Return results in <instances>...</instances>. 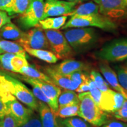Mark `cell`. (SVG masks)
I'll list each match as a JSON object with an SVG mask.
<instances>
[{
	"mask_svg": "<svg viewBox=\"0 0 127 127\" xmlns=\"http://www.w3.org/2000/svg\"><path fill=\"white\" fill-rule=\"evenodd\" d=\"M63 34L74 52L77 54L91 50L97 45L99 39L98 33L92 27L66 28Z\"/></svg>",
	"mask_w": 127,
	"mask_h": 127,
	"instance_id": "6da1fadb",
	"label": "cell"
},
{
	"mask_svg": "<svg viewBox=\"0 0 127 127\" xmlns=\"http://www.w3.org/2000/svg\"><path fill=\"white\" fill-rule=\"evenodd\" d=\"M0 127H18L14 119L9 114L0 118Z\"/></svg>",
	"mask_w": 127,
	"mask_h": 127,
	"instance_id": "e575fe53",
	"label": "cell"
},
{
	"mask_svg": "<svg viewBox=\"0 0 127 127\" xmlns=\"http://www.w3.org/2000/svg\"><path fill=\"white\" fill-rule=\"evenodd\" d=\"M20 127H42L40 118L34 114L27 123Z\"/></svg>",
	"mask_w": 127,
	"mask_h": 127,
	"instance_id": "d590c367",
	"label": "cell"
},
{
	"mask_svg": "<svg viewBox=\"0 0 127 127\" xmlns=\"http://www.w3.org/2000/svg\"><path fill=\"white\" fill-rule=\"evenodd\" d=\"M44 32L50 50L58 60L69 59L74 56L75 52L61 31L58 30H45Z\"/></svg>",
	"mask_w": 127,
	"mask_h": 127,
	"instance_id": "8992f818",
	"label": "cell"
},
{
	"mask_svg": "<svg viewBox=\"0 0 127 127\" xmlns=\"http://www.w3.org/2000/svg\"><path fill=\"white\" fill-rule=\"evenodd\" d=\"M38 111L42 127H60L57 121V116L48 105L38 101Z\"/></svg>",
	"mask_w": 127,
	"mask_h": 127,
	"instance_id": "e0dca14e",
	"label": "cell"
},
{
	"mask_svg": "<svg viewBox=\"0 0 127 127\" xmlns=\"http://www.w3.org/2000/svg\"><path fill=\"white\" fill-rule=\"evenodd\" d=\"M58 108L70 105L79 104L78 95L74 91L64 90L61 91L58 97Z\"/></svg>",
	"mask_w": 127,
	"mask_h": 127,
	"instance_id": "7402d4cb",
	"label": "cell"
},
{
	"mask_svg": "<svg viewBox=\"0 0 127 127\" xmlns=\"http://www.w3.org/2000/svg\"><path fill=\"white\" fill-rule=\"evenodd\" d=\"M67 77L73 82H75L78 85H80L83 82L88 80L89 77L82 71H76L67 75Z\"/></svg>",
	"mask_w": 127,
	"mask_h": 127,
	"instance_id": "d6a6232c",
	"label": "cell"
},
{
	"mask_svg": "<svg viewBox=\"0 0 127 127\" xmlns=\"http://www.w3.org/2000/svg\"><path fill=\"white\" fill-rule=\"evenodd\" d=\"M115 69L119 83L127 93V66H116Z\"/></svg>",
	"mask_w": 127,
	"mask_h": 127,
	"instance_id": "f546056e",
	"label": "cell"
},
{
	"mask_svg": "<svg viewBox=\"0 0 127 127\" xmlns=\"http://www.w3.org/2000/svg\"><path fill=\"white\" fill-rule=\"evenodd\" d=\"M45 74L48 76L55 85L64 90L75 91L79 85L72 81L67 76L63 75L55 70L52 66H46L44 69Z\"/></svg>",
	"mask_w": 127,
	"mask_h": 127,
	"instance_id": "5bb4252c",
	"label": "cell"
},
{
	"mask_svg": "<svg viewBox=\"0 0 127 127\" xmlns=\"http://www.w3.org/2000/svg\"><path fill=\"white\" fill-rule=\"evenodd\" d=\"M23 34L21 30L11 22L5 24L0 28V36L8 40H18Z\"/></svg>",
	"mask_w": 127,
	"mask_h": 127,
	"instance_id": "d6986e66",
	"label": "cell"
},
{
	"mask_svg": "<svg viewBox=\"0 0 127 127\" xmlns=\"http://www.w3.org/2000/svg\"><path fill=\"white\" fill-rule=\"evenodd\" d=\"M18 73L22 74L24 76H25V77H30L31 78L36 79H39V80H42L44 81L48 82V83L55 84L54 83V82L52 81V79L47 74L41 72V71L36 69L34 66L30 65L22 68L19 71Z\"/></svg>",
	"mask_w": 127,
	"mask_h": 127,
	"instance_id": "44dd1931",
	"label": "cell"
},
{
	"mask_svg": "<svg viewBox=\"0 0 127 127\" xmlns=\"http://www.w3.org/2000/svg\"><path fill=\"white\" fill-rule=\"evenodd\" d=\"M24 49L30 55L47 63L55 64L58 60L56 55L50 51L43 49H32L29 48H25Z\"/></svg>",
	"mask_w": 127,
	"mask_h": 127,
	"instance_id": "ffe728a7",
	"label": "cell"
},
{
	"mask_svg": "<svg viewBox=\"0 0 127 127\" xmlns=\"http://www.w3.org/2000/svg\"><path fill=\"white\" fill-rule=\"evenodd\" d=\"M99 13V7L96 3L88 2L79 5L70 14L71 17L85 16Z\"/></svg>",
	"mask_w": 127,
	"mask_h": 127,
	"instance_id": "cb8c5ba5",
	"label": "cell"
},
{
	"mask_svg": "<svg viewBox=\"0 0 127 127\" xmlns=\"http://www.w3.org/2000/svg\"><path fill=\"white\" fill-rule=\"evenodd\" d=\"M90 77L93 79L96 86L101 92H105L110 89L108 83L105 81L101 74L97 71H92Z\"/></svg>",
	"mask_w": 127,
	"mask_h": 127,
	"instance_id": "83f0119b",
	"label": "cell"
},
{
	"mask_svg": "<svg viewBox=\"0 0 127 127\" xmlns=\"http://www.w3.org/2000/svg\"><path fill=\"white\" fill-rule=\"evenodd\" d=\"M16 54L12 53H3L0 54V63L4 69L7 71H12V66L11 65V60Z\"/></svg>",
	"mask_w": 127,
	"mask_h": 127,
	"instance_id": "1f68e13d",
	"label": "cell"
},
{
	"mask_svg": "<svg viewBox=\"0 0 127 127\" xmlns=\"http://www.w3.org/2000/svg\"><path fill=\"white\" fill-rule=\"evenodd\" d=\"M31 0H14L13 3L8 14H22L29 7Z\"/></svg>",
	"mask_w": 127,
	"mask_h": 127,
	"instance_id": "4316f807",
	"label": "cell"
},
{
	"mask_svg": "<svg viewBox=\"0 0 127 127\" xmlns=\"http://www.w3.org/2000/svg\"><path fill=\"white\" fill-rule=\"evenodd\" d=\"M3 53H4V52L3 51L1 50V48H0V54H3Z\"/></svg>",
	"mask_w": 127,
	"mask_h": 127,
	"instance_id": "ee69618b",
	"label": "cell"
},
{
	"mask_svg": "<svg viewBox=\"0 0 127 127\" xmlns=\"http://www.w3.org/2000/svg\"><path fill=\"white\" fill-rule=\"evenodd\" d=\"M102 127H127V123L124 121H112L107 122V123L103 125Z\"/></svg>",
	"mask_w": 127,
	"mask_h": 127,
	"instance_id": "74e56055",
	"label": "cell"
},
{
	"mask_svg": "<svg viewBox=\"0 0 127 127\" xmlns=\"http://www.w3.org/2000/svg\"><path fill=\"white\" fill-rule=\"evenodd\" d=\"M44 0H31L29 7L21 14L19 18V24L24 30L34 28L43 20Z\"/></svg>",
	"mask_w": 127,
	"mask_h": 127,
	"instance_id": "52a82bcc",
	"label": "cell"
},
{
	"mask_svg": "<svg viewBox=\"0 0 127 127\" xmlns=\"http://www.w3.org/2000/svg\"><path fill=\"white\" fill-rule=\"evenodd\" d=\"M79 109V103L60 107L58 108V111L55 113V115L57 117H60L61 118H66L75 117V116L78 115Z\"/></svg>",
	"mask_w": 127,
	"mask_h": 127,
	"instance_id": "d4e9b609",
	"label": "cell"
},
{
	"mask_svg": "<svg viewBox=\"0 0 127 127\" xmlns=\"http://www.w3.org/2000/svg\"><path fill=\"white\" fill-rule=\"evenodd\" d=\"M60 127H68V126H66V125H64V124H60Z\"/></svg>",
	"mask_w": 127,
	"mask_h": 127,
	"instance_id": "b9f144b4",
	"label": "cell"
},
{
	"mask_svg": "<svg viewBox=\"0 0 127 127\" xmlns=\"http://www.w3.org/2000/svg\"><path fill=\"white\" fill-rule=\"evenodd\" d=\"M125 122H126V123H127V120H126V121H125Z\"/></svg>",
	"mask_w": 127,
	"mask_h": 127,
	"instance_id": "7dc6e473",
	"label": "cell"
},
{
	"mask_svg": "<svg viewBox=\"0 0 127 127\" xmlns=\"http://www.w3.org/2000/svg\"><path fill=\"white\" fill-rule=\"evenodd\" d=\"M113 115L117 120L124 122L126 121L127 120V99H125L120 108L114 112Z\"/></svg>",
	"mask_w": 127,
	"mask_h": 127,
	"instance_id": "836d02e7",
	"label": "cell"
},
{
	"mask_svg": "<svg viewBox=\"0 0 127 127\" xmlns=\"http://www.w3.org/2000/svg\"><path fill=\"white\" fill-rule=\"evenodd\" d=\"M7 114H8L7 109L5 104L2 102V100L0 99V118H2Z\"/></svg>",
	"mask_w": 127,
	"mask_h": 127,
	"instance_id": "60d3db41",
	"label": "cell"
},
{
	"mask_svg": "<svg viewBox=\"0 0 127 127\" xmlns=\"http://www.w3.org/2000/svg\"><path fill=\"white\" fill-rule=\"evenodd\" d=\"M7 114L14 119L18 127L24 124L34 114V111L26 108L17 99L6 102Z\"/></svg>",
	"mask_w": 127,
	"mask_h": 127,
	"instance_id": "7c38bea8",
	"label": "cell"
},
{
	"mask_svg": "<svg viewBox=\"0 0 127 127\" xmlns=\"http://www.w3.org/2000/svg\"><path fill=\"white\" fill-rule=\"evenodd\" d=\"M79 109L78 115L95 127H102L108 122V115L98 107L89 91L79 93Z\"/></svg>",
	"mask_w": 127,
	"mask_h": 127,
	"instance_id": "7a4b0ae2",
	"label": "cell"
},
{
	"mask_svg": "<svg viewBox=\"0 0 127 127\" xmlns=\"http://www.w3.org/2000/svg\"><path fill=\"white\" fill-rule=\"evenodd\" d=\"M13 1L14 0H0V10L8 13Z\"/></svg>",
	"mask_w": 127,
	"mask_h": 127,
	"instance_id": "8d00e7d4",
	"label": "cell"
},
{
	"mask_svg": "<svg viewBox=\"0 0 127 127\" xmlns=\"http://www.w3.org/2000/svg\"><path fill=\"white\" fill-rule=\"evenodd\" d=\"M67 20V16L48 17L41 20L38 24L40 27L45 30H59L63 27Z\"/></svg>",
	"mask_w": 127,
	"mask_h": 127,
	"instance_id": "ac0fdd59",
	"label": "cell"
},
{
	"mask_svg": "<svg viewBox=\"0 0 127 127\" xmlns=\"http://www.w3.org/2000/svg\"><path fill=\"white\" fill-rule=\"evenodd\" d=\"M0 82L16 99H18L24 104L26 105L32 110L38 111V101H37L32 92L23 83L10 75L1 74Z\"/></svg>",
	"mask_w": 127,
	"mask_h": 127,
	"instance_id": "3957f363",
	"label": "cell"
},
{
	"mask_svg": "<svg viewBox=\"0 0 127 127\" xmlns=\"http://www.w3.org/2000/svg\"><path fill=\"white\" fill-rule=\"evenodd\" d=\"M0 48L4 52L12 53L27 58L26 51L19 44L7 40H0Z\"/></svg>",
	"mask_w": 127,
	"mask_h": 127,
	"instance_id": "603a6c76",
	"label": "cell"
},
{
	"mask_svg": "<svg viewBox=\"0 0 127 127\" xmlns=\"http://www.w3.org/2000/svg\"><path fill=\"white\" fill-rule=\"evenodd\" d=\"M99 67L101 72L104 76L108 83L118 93L121 94L124 97L127 99V93L122 88L119 83L115 71H114L106 61H102L99 63Z\"/></svg>",
	"mask_w": 127,
	"mask_h": 127,
	"instance_id": "9a60e30c",
	"label": "cell"
},
{
	"mask_svg": "<svg viewBox=\"0 0 127 127\" xmlns=\"http://www.w3.org/2000/svg\"><path fill=\"white\" fill-rule=\"evenodd\" d=\"M87 81L83 82V83H82L81 84H80V85H79L77 90H75V91L77 92V93H85V92L90 91V86H89V84Z\"/></svg>",
	"mask_w": 127,
	"mask_h": 127,
	"instance_id": "ab89813d",
	"label": "cell"
},
{
	"mask_svg": "<svg viewBox=\"0 0 127 127\" xmlns=\"http://www.w3.org/2000/svg\"><path fill=\"white\" fill-rule=\"evenodd\" d=\"M125 99L121 94L109 89L102 92L99 107L105 112L113 114L120 108Z\"/></svg>",
	"mask_w": 127,
	"mask_h": 127,
	"instance_id": "8fae6325",
	"label": "cell"
},
{
	"mask_svg": "<svg viewBox=\"0 0 127 127\" xmlns=\"http://www.w3.org/2000/svg\"><path fill=\"white\" fill-rule=\"evenodd\" d=\"M65 1H76V2H78V1H81V0H65Z\"/></svg>",
	"mask_w": 127,
	"mask_h": 127,
	"instance_id": "7bdbcfd3",
	"label": "cell"
},
{
	"mask_svg": "<svg viewBox=\"0 0 127 127\" xmlns=\"http://www.w3.org/2000/svg\"><path fill=\"white\" fill-rule=\"evenodd\" d=\"M21 79H23L24 81H25V82H27V83L31 85L32 88V93L34 95V96H35L36 99H39V101H42V102L46 103L47 105H48V106L50 107V108H51L52 104L51 101H50V99L45 96V95L44 94L43 92L42 91L41 88H39L36 84H34V82H31V81L29 80L28 78L25 77V76L22 77Z\"/></svg>",
	"mask_w": 127,
	"mask_h": 127,
	"instance_id": "484cf974",
	"label": "cell"
},
{
	"mask_svg": "<svg viewBox=\"0 0 127 127\" xmlns=\"http://www.w3.org/2000/svg\"><path fill=\"white\" fill-rule=\"evenodd\" d=\"M126 65L127 66V62H126Z\"/></svg>",
	"mask_w": 127,
	"mask_h": 127,
	"instance_id": "bcb514c9",
	"label": "cell"
},
{
	"mask_svg": "<svg viewBox=\"0 0 127 127\" xmlns=\"http://www.w3.org/2000/svg\"><path fill=\"white\" fill-rule=\"evenodd\" d=\"M77 2L63 0H45L43 20L48 17H59L70 14L74 10Z\"/></svg>",
	"mask_w": 127,
	"mask_h": 127,
	"instance_id": "9c48e42d",
	"label": "cell"
},
{
	"mask_svg": "<svg viewBox=\"0 0 127 127\" xmlns=\"http://www.w3.org/2000/svg\"><path fill=\"white\" fill-rule=\"evenodd\" d=\"M27 78L29 80L36 84L41 88L45 96L50 99L51 102L52 107L51 109L55 114L56 113L58 109V99L59 95L61 93V88L55 84H50L47 82L44 81L31 78L30 77Z\"/></svg>",
	"mask_w": 127,
	"mask_h": 127,
	"instance_id": "4fadbf2b",
	"label": "cell"
},
{
	"mask_svg": "<svg viewBox=\"0 0 127 127\" xmlns=\"http://www.w3.org/2000/svg\"><path fill=\"white\" fill-rule=\"evenodd\" d=\"M99 7V12L108 18H119L126 14L125 0H94Z\"/></svg>",
	"mask_w": 127,
	"mask_h": 127,
	"instance_id": "30bf717a",
	"label": "cell"
},
{
	"mask_svg": "<svg viewBox=\"0 0 127 127\" xmlns=\"http://www.w3.org/2000/svg\"><path fill=\"white\" fill-rule=\"evenodd\" d=\"M61 124L69 127H91L88 122L84 119L73 117L64 118Z\"/></svg>",
	"mask_w": 127,
	"mask_h": 127,
	"instance_id": "4dcf8cb0",
	"label": "cell"
},
{
	"mask_svg": "<svg viewBox=\"0 0 127 127\" xmlns=\"http://www.w3.org/2000/svg\"><path fill=\"white\" fill-rule=\"evenodd\" d=\"M52 67L63 75L67 76L76 71L86 70L87 66L83 62L69 58L64 60L62 63L55 66H52Z\"/></svg>",
	"mask_w": 127,
	"mask_h": 127,
	"instance_id": "2e32d148",
	"label": "cell"
},
{
	"mask_svg": "<svg viewBox=\"0 0 127 127\" xmlns=\"http://www.w3.org/2000/svg\"><path fill=\"white\" fill-rule=\"evenodd\" d=\"M18 41V44L24 48L50 50V47L45 32L40 27H35L23 32Z\"/></svg>",
	"mask_w": 127,
	"mask_h": 127,
	"instance_id": "ba28073f",
	"label": "cell"
},
{
	"mask_svg": "<svg viewBox=\"0 0 127 127\" xmlns=\"http://www.w3.org/2000/svg\"><path fill=\"white\" fill-rule=\"evenodd\" d=\"M95 55L101 61L121 62L127 60V38L115 39L105 44Z\"/></svg>",
	"mask_w": 127,
	"mask_h": 127,
	"instance_id": "5b68a950",
	"label": "cell"
},
{
	"mask_svg": "<svg viewBox=\"0 0 127 127\" xmlns=\"http://www.w3.org/2000/svg\"><path fill=\"white\" fill-rule=\"evenodd\" d=\"M78 27H96L104 31L112 32L117 30V25L111 18L98 13L71 17L62 27V29Z\"/></svg>",
	"mask_w": 127,
	"mask_h": 127,
	"instance_id": "277c9868",
	"label": "cell"
},
{
	"mask_svg": "<svg viewBox=\"0 0 127 127\" xmlns=\"http://www.w3.org/2000/svg\"><path fill=\"white\" fill-rule=\"evenodd\" d=\"M11 22V18L7 12L0 10V28L3 25Z\"/></svg>",
	"mask_w": 127,
	"mask_h": 127,
	"instance_id": "f35d334b",
	"label": "cell"
},
{
	"mask_svg": "<svg viewBox=\"0 0 127 127\" xmlns=\"http://www.w3.org/2000/svg\"><path fill=\"white\" fill-rule=\"evenodd\" d=\"M10 63L12 68V72L18 73L22 68L29 65L27 58L18 55H15L12 57Z\"/></svg>",
	"mask_w": 127,
	"mask_h": 127,
	"instance_id": "f1b7e54d",
	"label": "cell"
},
{
	"mask_svg": "<svg viewBox=\"0 0 127 127\" xmlns=\"http://www.w3.org/2000/svg\"><path fill=\"white\" fill-rule=\"evenodd\" d=\"M125 3H126V4L127 5V0H125Z\"/></svg>",
	"mask_w": 127,
	"mask_h": 127,
	"instance_id": "f6af8a7d",
	"label": "cell"
}]
</instances>
